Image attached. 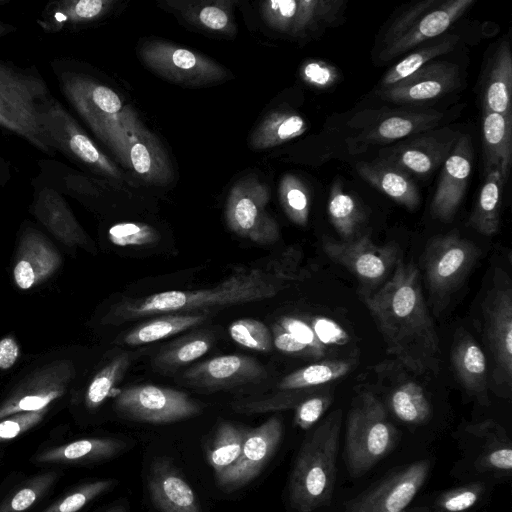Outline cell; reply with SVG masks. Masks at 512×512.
<instances>
[{"mask_svg":"<svg viewBox=\"0 0 512 512\" xmlns=\"http://www.w3.org/2000/svg\"><path fill=\"white\" fill-rule=\"evenodd\" d=\"M246 435L242 429L230 422H221L216 430L207 459L215 476L228 469L239 458Z\"/></svg>","mask_w":512,"mask_h":512,"instance_id":"42","label":"cell"},{"mask_svg":"<svg viewBox=\"0 0 512 512\" xmlns=\"http://www.w3.org/2000/svg\"><path fill=\"white\" fill-rule=\"evenodd\" d=\"M460 85L457 65L447 61H431L415 73L377 95L395 103H422L455 90Z\"/></svg>","mask_w":512,"mask_h":512,"instance_id":"19","label":"cell"},{"mask_svg":"<svg viewBox=\"0 0 512 512\" xmlns=\"http://www.w3.org/2000/svg\"><path fill=\"white\" fill-rule=\"evenodd\" d=\"M113 479H101L82 484L55 501L42 512H78L93 499L111 489Z\"/></svg>","mask_w":512,"mask_h":512,"instance_id":"48","label":"cell"},{"mask_svg":"<svg viewBox=\"0 0 512 512\" xmlns=\"http://www.w3.org/2000/svg\"><path fill=\"white\" fill-rule=\"evenodd\" d=\"M300 75L306 83L317 88L329 87L337 79V71L333 66L316 60L305 63Z\"/></svg>","mask_w":512,"mask_h":512,"instance_id":"57","label":"cell"},{"mask_svg":"<svg viewBox=\"0 0 512 512\" xmlns=\"http://www.w3.org/2000/svg\"><path fill=\"white\" fill-rule=\"evenodd\" d=\"M283 436V424L273 416L260 426L246 430L239 458L216 476L218 486L226 491L237 490L255 479L278 449Z\"/></svg>","mask_w":512,"mask_h":512,"instance_id":"17","label":"cell"},{"mask_svg":"<svg viewBox=\"0 0 512 512\" xmlns=\"http://www.w3.org/2000/svg\"><path fill=\"white\" fill-rule=\"evenodd\" d=\"M30 213L60 242L69 246L88 245V236L78 223L65 197L38 175L31 180Z\"/></svg>","mask_w":512,"mask_h":512,"instance_id":"20","label":"cell"},{"mask_svg":"<svg viewBox=\"0 0 512 512\" xmlns=\"http://www.w3.org/2000/svg\"><path fill=\"white\" fill-rule=\"evenodd\" d=\"M269 195L267 185L253 175L237 181L226 201L225 216L230 230L257 244L275 243L280 231L266 210Z\"/></svg>","mask_w":512,"mask_h":512,"instance_id":"11","label":"cell"},{"mask_svg":"<svg viewBox=\"0 0 512 512\" xmlns=\"http://www.w3.org/2000/svg\"><path fill=\"white\" fill-rule=\"evenodd\" d=\"M35 65L22 67L0 58V128L54 158L56 151L40 123V109L52 97Z\"/></svg>","mask_w":512,"mask_h":512,"instance_id":"5","label":"cell"},{"mask_svg":"<svg viewBox=\"0 0 512 512\" xmlns=\"http://www.w3.org/2000/svg\"><path fill=\"white\" fill-rule=\"evenodd\" d=\"M483 482H473L441 493L434 501L437 512H466L472 509L485 493Z\"/></svg>","mask_w":512,"mask_h":512,"instance_id":"49","label":"cell"},{"mask_svg":"<svg viewBox=\"0 0 512 512\" xmlns=\"http://www.w3.org/2000/svg\"><path fill=\"white\" fill-rule=\"evenodd\" d=\"M431 463L423 459L389 474L346 505L345 512H400L425 483Z\"/></svg>","mask_w":512,"mask_h":512,"instance_id":"16","label":"cell"},{"mask_svg":"<svg viewBox=\"0 0 512 512\" xmlns=\"http://www.w3.org/2000/svg\"><path fill=\"white\" fill-rule=\"evenodd\" d=\"M109 240L116 246H147L159 242L161 235L157 229L136 222L114 224L108 230Z\"/></svg>","mask_w":512,"mask_h":512,"instance_id":"51","label":"cell"},{"mask_svg":"<svg viewBox=\"0 0 512 512\" xmlns=\"http://www.w3.org/2000/svg\"><path fill=\"white\" fill-rule=\"evenodd\" d=\"M265 23L272 29L296 37L299 0H269L260 4Z\"/></svg>","mask_w":512,"mask_h":512,"instance_id":"46","label":"cell"},{"mask_svg":"<svg viewBox=\"0 0 512 512\" xmlns=\"http://www.w3.org/2000/svg\"><path fill=\"white\" fill-rule=\"evenodd\" d=\"M9 3V0H0V6L6 5ZM17 28L10 23H6L0 19V37L6 36L15 32Z\"/></svg>","mask_w":512,"mask_h":512,"instance_id":"61","label":"cell"},{"mask_svg":"<svg viewBox=\"0 0 512 512\" xmlns=\"http://www.w3.org/2000/svg\"><path fill=\"white\" fill-rule=\"evenodd\" d=\"M480 251L457 231L429 240L422 260L424 278L435 315L448 305L452 295L461 287Z\"/></svg>","mask_w":512,"mask_h":512,"instance_id":"9","label":"cell"},{"mask_svg":"<svg viewBox=\"0 0 512 512\" xmlns=\"http://www.w3.org/2000/svg\"><path fill=\"white\" fill-rule=\"evenodd\" d=\"M48 409L20 412L0 420V441L14 439L38 425Z\"/></svg>","mask_w":512,"mask_h":512,"instance_id":"54","label":"cell"},{"mask_svg":"<svg viewBox=\"0 0 512 512\" xmlns=\"http://www.w3.org/2000/svg\"><path fill=\"white\" fill-rule=\"evenodd\" d=\"M57 477L53 470L31 477L0 503V512H26L49 491Z\"/></svg>","mask_w":512,"mask_h":512,"instance_id":"43","label":"cell"},{"mask_svg":"<svg viewBox=\"0 0 512 512\" xmlns=\"http://www.w3.org/2000/svg\"><path fill=\"white\" fill-rule=\"evenodd\" d=\"M279 198L287 217L296 225L306 226L310 196L305 184L295 175L286 174L280 181Z\"/></svg>","mask_w":512,"mask_h":512,"instance_id":"45","label":"cell"},{"mask_svg":"<svg viewBox=\"0 0 512 512\" xmlns=\"http://www.w3.org/2000/svg\"><path fill=\"white\" fill-rule=\"evenodd\" d=\"M162 4L200 29L227 36L237 31L231 0H169Z\"/></svg>","mask_w":512,"mask_h":512,"instance_id":"32","label":"cell"},{"mask_svg":"<svg viewBox=\"0 0 512 512\" xmlns=\"http://www.w3.org/2000/svg\"><path fill=\"white\" fill-rule=\"evenodd\" d=\"M126 444L114 438H85L43 450L35 456L41 464H79L105 460L124 450Z\"/></svg>","mask_w":512,"mask_h":512,"instance_id":"33","label":"cell"},{"mask_svg":"<svg viewBox=\"0 0 512 512\" xmlns=\"http://www.w3.org/2000/svg\"><path fill=\"white\" fill-rule=\"evenodd\" d=\"M459 136L449 127L434 128L381 149L378 158L408 174L426 177L444 163Z\"/></svg>","mask_w":512,"mask_h":512,"instance_id":"15","label":"cell"},{"mask_svg":"<svg viewBox=\"0 0 512 512\" xmlns=\"http://www.w3.org/2000/svg\"><path fill=\"white\" fill-rule=\"evenodd\" d=\"M129 168L151 185L165 186L173 179L169 156L157 136L142 126L129 141Z\"/></svg>","mask_w":512,"mask_h":512,"instance_id":"30","label":"cell"},{"mask_svg":"<svg viewBox=\"0 0 512 512\" xmlns=\"http://www.w3.org/2000/svg\"><path fill=\"white\" fill-rule=\"evenodd\" d=\"M504 183L500 168L496 167L486 172L483 186L468 220V225L478 233L491 236L498 232Z\"/></svg>","mask_w":512,"mask_h":512,"instance_id":"36","label":"cell"},{"mask_svg":"<svg viewBox=\"0 0 512 512\" xmlns=\"http://www.w3.org/2000/svg\"><path fill=\"white\" fill-rule=\"evenodd\" d=\"M211 346L207 336H195L175 343L157 358V364L162 367H178L188 364L203 356Z\"/></svg>","mask_w":512,"mask_h":512,"instance_id":"50","label":"cell"},{"mask_svg":"<svg viewBox=\"0 0 512 512\" xmlns=\"http://www.w3.org/2000/svg\"><path fill=\"white\" fill-rule=\"evenodd\" d=\"M114 407L126 418L152 424L172 423L201 412L200 405L186 393L156 385L131 386L119 391Z\"/></svg>","mask_w":512,"mask_h":512,"instance_id":"12","label":"cell"},{"mask_svg":"<svg viewBox=\"0 0 512 512\" xmlns=\"http://www.w3.org/2000/svg\"><path fill=\"white\" fill-rule=\"evenodd\" d=\"M482 132L485 171L498 167L506 181L512 156V115L483 111Z\"/></svg>","mask_w":512,"mask_h":512,"instance_id":"34","label":"cell"},{"mask_svg":"<svg viewBox=\"0 0 512 512\" xmlns=\"http://www.w3.org/2000/svg\"><path fill=\"white\" fill-rule=\"evenodd\" d=\"M19 348L13 338L6 337L0 340V368H10L18 358Z\"/></svg>","mask_w":512,"mask_h":512,"instance_id":"59","label":"cell"},{"mask_svg":"<svg viewBox=\"0 0 512 512\" xmlns=\"http://www.w3.org/2000/svg\"><path fill=\"white\" fill-rule=\"evenodd\" d=\"M229 334L236 343L248 349L261 352L272 350V334L259 320L250 318L236 320L229 326Z\"/></svg>","mask_w":512,"mask_h":512,"instance_id":"47","label":"cell"},{"mask_svg":"<svg viewBox=\"0 0 512 512\" xmlns=\"http://www.w3.org/2000/svg\"><path fill=\"white\" fill-rule=\"evenodd\" d=\"M354 364L351 359L324 360L291 372L278 384V388L288 394L272 404L270 409L296 407L304 398L347 375Z\"/></svg>","mask_w":512,"mask_h":512,"instance_id":"25","label":"cell"},{"mask_svg":"<svg viewBox=\"0 0 512 512\" xmlns=\"http://www.w3.org/2000/svg\"><path fill=\"white\" fill-rule=\"evenodd\" d=\"M451 362L456 377L465 391L481 405H489L486 356L475 339L465 330L457 331L455 334Z\"/></svg>","mask_w":512,"mask_h":512,"instance_id":"28","label":"cell"},{"mask_svg":"<svg viewBox=\"0 0 512 512\" xmlns=\"http://www.w3.org/2000/svg\"><path fill=\"white\" fill-rule=\"evenodd\" d=\"M457 35H448L440 42L420 48L392 66L380 81L379 89L392 86L431 62L434 58L452 51L457 44Z\"/></svg>","mask_w":512,"mask_h":512,"instance_id":"41","label":"cell"},{"mask_svg":"<svg viewBox=\"0 0 512 512\" xmlns=\"http://www.w3.org/2000/svg\"><path fill=\"white\" fill-rule=\"evenodd\" d=\"M342 410L327 415L304 439L288 484L296 512H314L329 505L335 488Z\"/></svg>","mask_w":512,"mask_h":512,"instance_id":"4","label":"cell"},{"mask_svg":"<svg viewBox=\"0 0 512 512\" xmlns=\"http://www.w3.org/2000/svg\"><path fill=\"white\" fill-rule=\"evenodd\" d=\"M130 363V356L127 353H122L113 358L94 376L85 395V403L89 409H96L105 401L125 375Z\"/></svg>","mask_w":512,"mask_h":512,"instance_id":"44","label":"cell"},{"mask_svg":"<svg viewBox=\"0 0 512 512\" xmlns=\"http://www.w3.org/2000/svg\"><path fill=\"white\" fill-rule=\"evenodd\" d=\"M329 219L344 241L356 238L365 220V214L353 196L336 180L331 187L327 206Z\"/></svg>","mask_w":512,"mask_h":512,"instance_id":"40","label":"cell"},{"mask_svg":"<svg viewBox=\"0 0 512 512\" xmlns=\"http://www.w3.org/2000/svg\"><path fill=\"white\" fill-rule=\"evenodd\" d=\"M115 0H53L45 4L36 24L48 34H71L94 26L116 9Z\"/></svg>","mask_w":512,"mask_h":512,"instance_id":"21","label":"cell"},{"mask_svg":"<svg viewBox=\"0 0 512 512\" xmlns=\"http://www.w3.org/2000/svg\"><path fill=\"white\" fill-rule=\"evenodd\" d=\"M271 334L273 344L278 350L290 355L316 358L308 347L296 341L278 323L273 325Z\"/></svg>","mask_w":512,"mask_h":512,"instance_id":"58","label":"cell"},{"mask_svg":"<svg viewBox=\"0 0 512 512\" xmlns=\"http://www.w3.org/2000/svg\"><path fill=\"white\" fill-rule=\"evenodd\" d=\"M75 376L69 360H57L34 370L20 381L0 404V420L10 415L38 411L61 397Z\"/></svg>","mask_w":512,"mask_h":512,"instance_id":"14","label":"cell"},{"mask_svg":"<svg viewBox=\"0 0 512 512\" xmlns=\"http://www.w3.org/2000/svg\"><path fill=\"white\" fill-rule=\"evenodd\" d=\"M466 434L480 440L473 469L478 473L495 476H510L512 470V445L505 429L496 421L486 419L469 423L464 427Z\"/></svg>","mask_w":512,"mask_h":512,"instance_id":"29","label":"cell"},{"mask_svg":"<svg viewBox=\"0 0 512 512\" xmlns=\"http://www.w3.org/2000/svg\"><path fill=\"white\" fill-rule=\"evenodd\" d=\"M307 130L305 119L293 111H274L265 116L250 136V147L267 149L281 145Z\"/></svg>","mask_w":512,"mask_h":512,"instance_id":"37","label":"cell"},{"mask_svg":"<svg viewBox=\"0 0 512 512\" xmlns=\"http://www.w3.org/2000/svg\"><path fill=\"white\" fill-rule=\"evenodd\" d=\"M474 0H448L422 15L403 35L383 46L381 60H390L420 43L445 32L473 4Z\"/></svg>","mask_w":512,"mask_h":512,"instance_id":"26","label":"cell"},{"mask_svg":"<svg viewBox=\"0 0 512 512\" xmlns=\"http://www.w3.org/2000/svg\"><path fill=\"white\" fill-rule=\"evenodd\" d=\"M50 67L70 107L118 161L129 168V141L144 126L136 112L85 63L61 56L53 58Z\"/></svg>","mask_w":512,"mask_h":512,"instance_id":"3","label":"cell"},{"mask_svg":"<svg viewBox=\"0 0 512 512\" xmlns=\"http://www.w3.org/2000/svg\"><path fill=\"white\" fill-rule=\"evenodd\" d=\"M105 512H125V509L122 506L113 507Z\"/></svg>","mask_w":512,"mask_h":512,"instance_id":"62","label":"cell"},{"mask_svg":"<svg viewBox=\"0 0 512 512\" xmlns=\"http://www.w3.org/2000/svg\"><path fill=\"white\" fill-rule=\"evenodd\" d=\"M331 402L332 395L326 389L304 398L295 407V424L303 430L310 429L320 420Z\"/></svg>","mask_w":512,"mask_h":512,"instance_id":"52","label":"cell"},{"mask_svg":"<svg viewBox=\"0 0 512 512\" xmlns=\"http://www.w3.org/2000/svg\"><path fill=\"white\" fill-rule=\"evenodd\" d=\"M397 439L383 403L370 392L358 395L346 421L345 461L350 476L366 474L392 451Z\"/></svg>","mask_w":512,"mask_h":512,"instance_id":"6","label":"cell"},{"mask_svg":"<svg viewBox=\"0 0 512 512\" xmlns=\"http://www.w3.org/2000/svg\"><path fill=\"white\" fill-rule=\"evenodd\" d=\"M362 299L387 352L414 373L437 374L441 364L439 338L422 293L419 269L397 261L379 288Z\"/></svg>","mask_w":512,"mask_h":512,"instance_id":"1","label":"cell"},{"mask_svg":"<svg viewBox=\"0 0 512 512\" xmlns=\"http://www.w3.org/2000/svg\"><path fill=\"white\" fill-rule=\"evenodd\" d=\"M442 117L443 114L436 110L392 111L348 139L347 143L352 152L361 151L369 145L389 144L434 129Z\"/></svg>","mask_w":512,"mask_h":512,"instance_id":"23","label":"cell"},{"mask_svg":"<svg viewBox=\"0 0 512 512\" xmlns=\"http://www.w3.org/2000/svg\"><path fill=\"white\" fill-rule=\"evenodd\" d=\"M148 489L152 502L161 512H202L191 486L165 458L153 462Z\"/></svg>","mask_w":512,"mask_h":512,"instance_id":"27","label":"cell"},{"mask_svg":"<svg viewBox=\"0 0 512 512\" xmlns=\"http://www.w3.org/2000/svg\"><path fill=\"white\" fill-rule=\"evenodd\" d=\"M356 171L366 182L386 194L399 205L415 210L420 203L418 188L410 174L377 158L360 162Z\"/></svg>","mask_w":512,"mask_h":512,"instance_id":"31","label":"cell"},{"mask_svg":"<svg viewBox=\"0 0 512 512\" xmlns=\"http://www.w3.org/2000/svg\"><path fill=\"white\" fill-rule=\"evenodd\" d=\"M310 324L319 341L324 345H344L349 336L335 321L324 316L313 317Z\"/></svg>","mask_w":512,"mask_h":512,"instance_id":"56","label":"cell"},{"mask_svg":"<svg viewBox=\"0 0 512 512\" xmlns=\"http://www.w3.org/2000/svg\"><path fill=\"white\" fill-rule=\"evenodd\" d=\"M512 54L503 40L494 54L484 89L483 111L512 115Z\"/></svg>","mask_w":512,"mask_h":512,"instance_id":"35","label":"cell"},{"mask_svg":"<svg viewBox=\"0 0 512 512\" xmlns=\"http://www.w3.org/2000/svg\"><path fill=\"white\" fill-rule=\"evenodd\" d=\"M473 148L469 135L460 134L445 159L430 205L431 215L443 222L454 218L466 192L472 170Z\"/></svg>","mask_w":512,"mask_h":512,"instance_id":"18","label":"cell"},{"mask_svg":"<svg viewBox=\"0 0 512 512\" xmlns=\"http://www.w3.org/2000/svg\"><path fill=\"white\" fill-rule=\"evenodd\" d=\"M439 3L440 2L436 0L421 1L404 12L387 29L383 37V46L390 44L403 35L422 15L436 7Z\"/></svg>","mask_w":512,"mask_h":512,"instance_id":"55","label":"cell"},{"mask_svg":"<svg viewBox=\"0 0 512 512\" xmlns=\"http://www.w3.org/2000/svg\"><path fill=\"white\" fill-rule=\"evenodd\" d=\"M482 332L492 358L490 385L495 394L509 398L512 388V282L500 266L482 305Z\"/></svg>","mask_w":512,"mask_h":512,"instance_id":"7","label":"cell"},{"mask_svg":"<svg viewBox=\"0 0 512 512\" xmlns=\"http://www.w3.org/2000/svg\"><path fill=\"white\" fill-rule=\"evenodd\" d=\"M389 404L394 415L404 423H426L432 413L431 403L425 390L413 381H404L391 391Z\"/></svg>","mask_w":512,"mask_h":512,"instance_id":"39","label":"cell"},{"mask_svg":"<svg viewBox=\"0 0 512 512\" xmlns=\"http://www.w3.org/2000/svg\"><path fill=\"white\" fill-rule=\"evenodd\" d=\"M207 313H172L154 318L131 330L123 343L137 346L159 341L200 325L207 319Z\"/></svg>","mask_w":512,"mask_h":512,"instance_id":"38","label":"cell"},{"mask_svg":"<svg viewBox=\"0 0 512 512\" xmlns=\"http://www.w3.org/2000/svg\"><path fill=\"white\" fill-rule=\"evenodd\" d=\"M11 180V166L9 161L0 154V188L5 187Z\"/></svg>","mask_w":512,"mask_h":512,"instance_id":"60","label":"cell"},{"mask_svg":"<svg viewBox=\"0 0 512 512\" xmlns=\"http://www.w3.org/2000/svg\"><path fill=\"white\" fill-rule=\"evenodd\" d=\"M293 275L281 270H241L216 287L199 290H170L141 298H124L111 306L102 322L119 325L142 317L207 310L263 301L283 291Z\"/></svg>","mask_w":512,"mask_h":512,"instance_id":"2","label":"cell"},{"mask_svg":"<svg viewBox=\"0 0 512 512\" xmlns=\"http://www.w3.org/2000/svg\"><path fill=\"white\" fill-rule=\"evenodd\" d=\"M278 324L296 341L308 347L316 358L325 355L326 346L319 341L310 323L300 318L285 316L279 320Z\"/></svg>","mask_w":512,"mask_h":512,"instance_id":"53","label":"cell"},{"mask_svg":"<svg viewBox=\"0 0 512 512\" xmlns=\"http://www.w3.org/2000/svg\"><path fill=\"white\" fill-rule=\"evenodd\" d=\"M60 263L58 251L45 236L26 226L21 233L13 269L15 284L29 289L54 274Z\"/></svg>","mask_w":512,"mask_h":512,"instance_id":"24","label":"cell"},{"mask_svg":"<svg viewBox=\"0 0 512 512\" xmlns=\"http://www.w3.org/2000/svg\"><path fill=\"white\" fill-rule=\"evenodd\" d=\"M267 372L255 359L245 355H223L188 369L185 381L201 389H221L261 381Z\"/></svg>","mask_w":512,"mask_h":512,"instance_id":"22","label":"cell"},{"mask_svg":"<svg viewBox=\"0 0 512 512\" xmlns=\"http://www.w3.org/2000/svg\"><path fill=\"white\" fill-rule=\"evenodd\" d=\"M42 130L52 148L84 173L103 180L123 181L124 175L92 140L76 118L54 96L40 109Z\"/></svg>","mask_w":512,"mask_h":512,"instance_id":"8","label":"cell"},{"mask_svg":"<svg viewBox=\"0 0 512 512\" xmlns=\"http://www.w3.org/2000/svg\"><path fill=\"white\" fill-rule=\"evenodd\" d=\"M144 65L160 77L185 86H204L228 78L229 71L214 60L162 40H146L138 48Z\"/></svg>","mask_w":512,"mask_h":512,"instance_id":"10","label":"cell"},{"mask_svg":"<svg viewBox=\"0 0 512 512\" xmlns=\"http://www.w3.org/2000/svg\"><path fill=\"white\" fill-rule=\"evenodd\" d=\"M323 249L334 262L344 266L358 279L362 286L361 295L379 288L399 260L395 246L376 245L368 235L348 241L325 238Z\"/></svg>","mask_w":512,"mask_h":512,"instance_id":"13","label":"cell"}]
</instances>
